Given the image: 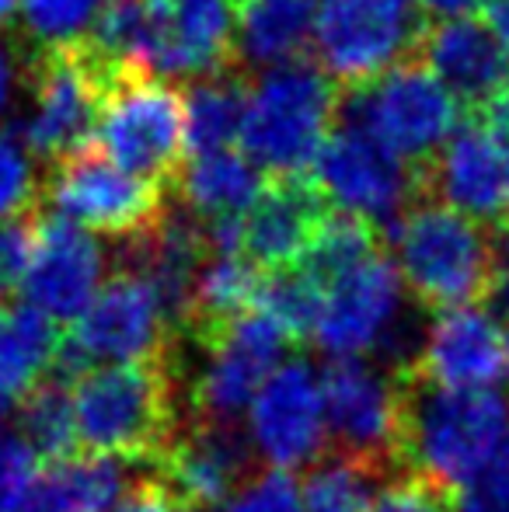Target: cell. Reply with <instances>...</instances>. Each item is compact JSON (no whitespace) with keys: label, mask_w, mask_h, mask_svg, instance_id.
<instances>
[{"label":"cell","mask_w":509,"mask_h":512,"mask_svg":"<svg viewBox=\"0 0 509 512\" xmlns=\"http://www.w3.org/2000/svg\"><path fill=\"white\" fill-rule=\"evenodd\" d=\"M178 342L154 283L143 272L116 265L98 286L84 314L60 338L53 359V377L74 387L95 363H126V359L161 356Z\"/></svg>","instance_id":"cell-7"},{"label":"cell","mask_w":509,"mask_h":512,"mask_svg":"<svg viewBox=\"0 0 509 512\" xmlns=\"http://www.w3.org/2000/svg\"><path fill=\"white\" fill-rule=\"evenodd\" d=\"M42 209V175L35 157L11 133H0V223Z\"/></svg>","instance_id":"cell-33"},{"label":"cell","mask_w":509,"mask_h":512,"mask_svg":"<svg viewBox=\"0 0 509 512\" xmlns=\"http://www.w3.org/2000/svg\"><path fill=\"white\" fill-rule=\"evenodd\" d=\"M248 91H252V74L248 70H227V74L189 81V88H185L189 157L231 150V143L241 136Z\"/></svg>","instance_id":"cell-27"},{"label":"cell","mask_w":509,"mask_h":512,"mask_svg":"<svg viewBox=\"0 0 509 512\" xmlns=\"http://www.w3.org/2000/svg\"><path fill=\"white\" fill-rule=\"evenodd\" d=\"M328 450L363 460L381 474H398L401 387L391 370L367 359H332L321 370Z\"/></svg>","instance_id":"cell-13"},{"label":"cell","mask_w":509,"mask_h":512,"mask_svg":"<svg viewBox=\"0 0 509 512\" xmlns=\"http://www.w3.org/2000/svg\"><path fill=\"white\" fill-rule=\"evenodd\" d=\"M457 512H509V460L457 495Z\"/></svg>","instance_id":"cell-38"},{"label":"cell","mask_w":509,"mask_h":512,"mask_svg":"<svg viewBox=\"0 0 509 512\" xmlns=\"http://www.w3.org/2000/svg\"><path fill=\"white\" fill-rule=\"evenodd\" d=\"M123 495V460L74 453L39 471L25 512H116Z\"/></svg>","instance_id":"cell-25"},{"label":"cell","mask_w":509,"mask_h":512,"mask_svg":"<svg viewBox=\"0 0 509 512\" xmlns=\"http://www.w3.org/2000/svg\"><path fill=\"white\" fill-rule=\"evenodd\" d=\"M39 481V453L21 432H0V512H25Z\"/></svg>","instance_id":"cell-36"},{"label":"cell","mask_w":509,"mask_h":512,"mask_svg":"<svg viewBox=\"0 0 509 512\" xmlns=\"http://www.w3.org/2000/svg\"><path fill=\"white\" fill-rule=\"evenodd\" d=\"M415 56L464 108H489L509 88V46L478 14L429 25Z\"/></svg>","instance_id":"cell-22"},{"label":"cell","mask_w":509,"mask_h":512,"mask_svg":"<svg viewBox=\"0 0 509 512\" xmlns=\"http://www.w3.org/2000/svg\"><path fill=\"white\" fill-rule=\"evenodd\" d=\"M241 67L272 70L311 56L314 0H231Z\"/></svg>","instance_id":"cell-23"},{"label":"cell","mask_w":509,"mask_h":512,"mask_svg":"<svg viewBox=\"0 0 509 512\" xmlns=\"http://www.w3.org/2000/svg\"><path fill=\"white\" fill-rule=\"evenodd\" d=\"M81 453L150 467L185 422V342L88 370L74 387Z\"/></svg>","instance_id":"cell-1"},{"label":"cell","mask_w":509,"mask_h":512,"mask_svg":"<svg viewBox=\"0 0 509 512\" xmlns=\"http://www.w3.org/2000/svg\"><path fill=\"white\" fill-rule=\"evenodd\" d=\"M384 481L387 474L374 471L363 460L325 450L314 464L304 467L300 499L304 512H367Z\"/></svg>","instance_id":"cell-29"},{"label":"cell","mask_w":509,"mask_h":512,"mask_svg":"<svg viewBox=\"0 0 509 512\" xmlns=\"http://www.w3.org/2000/svg\"><path fill=\"white\" fill-rule=\"evenodd\" d=\"M60 324L32 304L7 310L0 331V411L18 408V401L42 384V373L53 370L60 349Z\"/></svg>","instance_id":"cell-26"},{"label":"cell","mask_w":509,"mask_h":512,"mask_svg":"<svg viewBox=\"0 0 509 512\" xmlns=\"http://www.w3.org/2000/svg\"><path fill=\"white\" fill-rule=\"evenodd\" d=\"M377 251H384V230L377 223L363 220L346 209H332L325 216V223L314 234L311 248L304 251L297 269H304L318 286H332L335 279H342L346 272H353L356 265H363L367 258H374Z\"/></svg>","instance_id":"cell-28"},{"label":"cell","mask_w":509,"mask_h":512,"mask_svg":"<svg viewBox=\"0 0 509 512\" xmlns=\"http://www.w3.org/2000/svg\"><path fill=\"white\" fill-rule=\"evenodd\" d=\"M429 25L422 0H321L311 60L342 91L367 88L419 53Z\"/></svg>","instance_id":"cell-9"},{"label":"cell","mask_w":509,"mask_h":512,"mask_svg":"<svg viewBox=\"0 0 509 512\" xmlns=\"http://www.w3.org/2000/svg\"><path fill=\"white\" fill-rule=\"evenodd\" d=\"M422 199L457 209L485 230L509 227V147L489 126H461L422 168Z\"/></svg>","instance_id":"cell-17"},{"label":"cell","mask_w":509,"mask_h":512,"mask_svg":"<svg viewBox=\"0 0 509 512\" xmlns=\"http://www.w3.org/2000/svg\"><path fill=\"white\" fill-rule=\"evenodd\" d=\"M485 21H489L492 28H496V35L509 46V0H489V7H485Z\"/></svg>","instance_id":"cell-44"},{"label":"cell","mask_w":509,"mask_h":512,"mask_svg":"<svg viewBox=\"0 0 509 512\" xmlns=\"http://www.w3.org/2000/svg\"><path fill=\"white\" fill-rule=\"evenodd\" d=\"M248 436L265 467H307L328 450L325 394L307 359H286L248 408Z\"/></svg>","instance_id":"cell-16"},{"label":"cell","mask_w":509,"mask_h":512,"mask_svg":"<svg viewBox=\"0 0 509 512\" xmlns=\"http://www.w3.org/2000/svg\"><path fill=\"white\" fill-rule=\"evenodd\" d=\"M14 11H18V0H0V32H4L7 21L14 18Z\"/></svg>","instance_id":"cell-45"},{"label":"cell","mask_w":509,"mask_h":512,"mask_svg":"<svg viewBox=\"0 0 509 512\" xmlns=\"http://www.w3.org/2000/svg\"><path fill=\"white\" fill-rule=\"evenodd\" d=\"M105 0H18V32L14 46L35 53L81 42L91 32Z\"/></svg>","instance_id":"cell-32"},{"label":"cell","mask_w":509,"mask_h":512,"mask_svg":"<svg viewBox=\"0 0 509 512\" xmlns=\"http://www.w3.org/2000/svg\"><path fill=\"white\" fill-rule=\"evenodd\" d=\"M105 276V251L77 223L56 213L35 216V251L25 272V304L39 307L56 324H74L91 304Z\"/></svg>","instance_id":"cell-19"},{"label":"cell","mask_w":509,"mask_h":512,"mask_svg":"<svg viewBox=\"0 0 509 512\" xmlns=\"http://www.w3.org/2000/svg\"><path fill=\"white\" fill-rule=\"evenodd\" d=\"M485 126H489L492 133H496L499 140L509 147V88L489 105V122H485Z\"/></svg>","instance_id":"cell-43"},{"label":"cell","mask_w":509,"mask_h":512,"mask_svg":"<svg viewBox=\"0 0 509 512\" xmlns=\"http://www.w3.org/2000/svg\"><path fill=\"white\" fill-rule=\"evenodd\" d=\"M116 512H185V509L171 499V492L154 478V474H147V478H136L133 485L126 488V495Z\"/></svg>","instance_id":"cell-39"},{"label":"cell","mask_w":509,"mask_h":512,"mask_svg":"<svg viewBox=\"0 0 509 512\" xmlns=\"http://www.w3.org/2000/svg\"><path fill=\"white\" fill-rule=\"evenodd\" d=\"M4 321H7V307H4V297H0V331H4Z\"/></svg>","instance_id":"cell-47"},{"label":"cell","mask_w":509,"mask_h":512,"mask_svg":"<svg viewBox=\"0 0 509 512\" xmlns=\"http://www.w3.org/2000/svg\"><path fill=\"white\" fill-rule=\"evenodd\" d=\"M332 209H346L377 227H394L401 213L422 199V171L405 164L356 122H339L311 164Z\"/></svg>","instance_id":"cell-12"},{"label":"cell","mask_w":509,"mask_h":512,"mask_svg":"<svg viewBox=\"0 0 509 512\" xmlns=\"http://www.w3.org/2000/svg\"><path fill=\"white\" fill-rule=\"evenodd\" d=\"M185 512H196V509H185Z\"/></svg>","instance_id":"cell-48"},{"label":"cell","mask_w":509,"mask_h":512,"mask_svg":"<svg viewBox=\"0 0 509 512\" xmlns=\"http://www.w3.org/2000/svg\"><path fill=\"white\" fill-rule=\"evenodd\" d=\"M398 314L401 276L384 248L325 290L314 342L328 359H367L398 328Z\"/></svg>","instance_id":"cell-18"},{"label":"cell","mask_w":509,"mask_h":512,"mask_svg":"<svg viewBox=\"0 0 509 512\" xmlns=\"http://www.w3.org/2000/svg\"><path fill=\"white\" fill-rule=\"evenodd\" d=\"M258 453L241 422H210L185 415L150 474L171 492L182 509L213 512L238 495V488L258 471Z\"/></svg>","instance_id":"cell-14"},{"label":"cell","mask_w":509,"mask_h":512,"mask_svg":"<svg viewBox=\"0 0 509 512\" xmlns=\"http://www.w3.org/2000/svg\"><path fill=\"white\" fill-rule=\"evenodd\" d=\"M18 88H25V63L14 39H0V119L11 112Z\"/></svg>","instance_id":"cell-40"},{"label":"cell","mask_w":509,"mask_h":512,"mask_svg":"<svg viewBox=\"0 0 509 512\" xmlns=\"http://www.w3.org/2000/svg\"><path fill=\"white\" fill-rule=\"evenodd\" d=\"M95 143L129 175L175 192L189 161L185 91L147 67H123L105 88Z\"/></svg>","instance_id":"cell-5"},{"label":"cell","mask_w":509,"mask_h":512,"mask_svg":"<svg viewBox=\"0 0 509 512\" xmlns=\"http://www.w3.org/2000/svg\"><path fill=\"white\" fill-rule=\"evenodd\" d=\"M489 0H422V11L429 14V21H447V18H475L478 11H485Z\"/></svg>","instance_id":"cell-42"},{"label":"cell","mask_w":509,"mask_h":512,"mask_svg":"<svg viewBox=\"0 0 509 512\" xmlns=\"http://www.w3.org/2000/svg\"><path fill=\"white\" fill-rule=\"evenodd\" d=\"M506 377H509V317H506Z\"/></svg>","instance_id":"cell-46"},{"label":"cell","mask_w":509,"mask_h":512,"mask_svg":"<svg viewBox=\"0 0 509 512\" xmlns=\"http://www.w3.org/2000/svg\"><path fill=\"white\" fill-rule=\"evenodd\" d=\"M18 432L28 439L39 457L63 460L81 453L77 439V415H74V391L56 377H46L18 401Z\"/></svg>","instance_id":"cell-30"},{"label":"cell","mask_w":509,"mask_h":512,"mask_svg":"<svg viewBox=\"0 0 509 512\" xmlns=\"http://www.w3.org/2000/svg\"><path fill=\"white\" fill-rule=\"evenodd\" d=\"M265 182L269 175L245 150H213V154H196L185 161L171 196H178V203L203 223L241 220L252 209L258 192L265 189Z\"/></svg>","instance_id":"cell-24"},{"label":"cell","mask_w":509,"mask_h":512,"mask_svg":"<svg viewBox=\"0 0 509 512\" xmlns=\"http://www.w3.org/2000/svg\"><path fill=\"white\" fill-rule=\"evenodd\" d=\"M401 377L440 391H485L506 377V324L492 307L471 304L433 317Z\"/></svg>","instance_id":"cell-15"},{"label":"cell","mask_w":509,"mask_h":512,"mask_svg":"<svg viewBox=\"0 0 509 512\" xmlns=\"http://www.w3.org/2000/svg\"><path fill=\"white\" fill-rule=\"evenodd\" d=\"M321 307H325V286H318L304 269H276L265 272L255 293V310L286 331L293 345L314 338Z\"/></svg>","instance_id":"cell-31"},{"label":"cell","mask_w":509,"mask_h":512,"mask_svg":"<svg viewBox=\"0 0 509 512\" xmlns=\"http://www.w3.org/2000/svg\"><path fill=\"white\" fill-rule=\"evenodd\" d=\"M35 216H39V209L18 216V220L0 223V297L21 290V283H25V272L32 265L35 251Z\"/></svg>","instance_id":"cell-37"},{"label":"cell","mask_w":509,"mask_h":512,"mask_svg":"<svg viewBox=\"0 0 509 512\" xmlns=\"http://www.w3.org/2000/svg\"><path fill=\"white\" fill-rule=\"evenodd\" d=\"M401 387L398 471H419L461 495L509 460V398L485 391H440L391 370Z\"/></svg>","instance_id":"cell-2"},{"label":"cell","mask_w":509,"mask_h":512,"mask_svg":"<svg viewBox=\"0 0 509 512\" xmlns=\"http://www.w3.org/2000/svg\"><path fill=\"white\" fill-rule=\"evenodd\" d=\"M346 91L311 60H293L252 77L241 150L265 175L311 171L328 133L339 126Z\"/></svg>","instance_id":"cell-4"},{"label":"cell","mask_w":509,"mask_h":512,"mask_svg":"<svg viewBox=\"0 0 509 512\" xmlns=\"http://www.w3.org/2000/svg\"><path fill=\"white\" fill-rule=\"evenodd\" d=\"M42 206L119 244L147 234L171 206V189L112 164L98 147H81L42 171Z\"/></svg>","instance_id":"cell-10"},{"label":"cell","mask_w":509,"mask_h":512,"mask_svg":"<svg viewBox=\"0 0 509 512\" xmlns=\"http://www.w3.org/2000/svg\"><path fill=\"white\" fill-rule=\"evenodd\" d=\"M227 512H304L300 481L283 467H258L227 502Z\"/></svg>","instance_id":"cell-35"},{"label":"cell","mask_w":509,"mask_h":512,"mask_svg":"<svg viewBox=\"0 0 509 512\" xmlns=\"http://www.w3.org/2000/svg\"><path fill=\"white\" fill-rule=\"evenodd\" d=\"M367 512H457V492L419 471H398L377 488Z\"/></svg>","instance_id":"cell-34"},{"label":"cell","mask_w":509,"mask_h":512,"mask_svg":"<svg viewBox=\"0 0 509 512\" xmlns=\"http://www.w3.org/2000/svg\"><path fill=\"white\" fill-rule=\"evenodd\" d=\"M157 28L150 70L161 77H199L245 70L234 46L231 0H147Z\"/></svg>","instance_id":"cell-21"},{"label":"cell","mask_w":509,"mask_h":512,"mask_svg":"<svg viewBox=\"0 0 509 512\" xmlns=\"http://www.w3.org/2000/svg\"><path fill=\"white\" fill-rule=\"evenodd\" d=\"M328 213H332V203L325 199L311 171L269 175L252 209L241 216V251L262 272L293 269L311 248Z\"/></svg>","instance_id":"cell-20"},{"label":"cell","mask_w":509,"mask_h":512,"mask_svg":"<svg viewBox=\"0 0 509 512\" xmlns=\"http://www.w3.org/2000/svg\"><path fill=\"white\" fill-rule=\"evenodd\" d=\"M18 53L25 63V88L32 95V112L21 119L18 140L42 168H49L74 150L91 147L105 88L119 70L105 67L84 39Z\"/></svg>","instance_id":"cell-6"},{"label":"cell","mask_w":509,"mask_h":512,"mask_svg":"<svg viewBox=\"0 0 509 512\" xmlns=\"http://www.w3.org/2000/svg\"><path fill=\"white\" fill-rule=\"evenodd\" d=\"M196 349L203 352V366L185 387V415L210 418V422H241L262 384L297 345L262 310H248L196 342Z\"/></svg>","instance_id":"cell-11"},{"label":"cell","mask_w":509,"mask_h":512,"mask_svg":"<svg viewBox=\"0 0 509 512\" xmlns=\"http://www.w3.org/2000/svg\"><path fill=\"white\" fill-rule=\"evenodd\" d=\"M391 241L401 290L419 310L443 314L489 297L496 244L482 223L436 199H419L394 220Z\"/></svg>","instance_id":"cell-3"},{"label":"cell","mask_w":509,"mask_h":512,"mask_svg":"<svg viewBox=\"0 0 509 512\" xmlns=\"http://www.w3.org/2000/svg\"><path fill=\"white\" fill-rule=\"evenodd\" d=\"M339 122L363 126L391 154L422 171L464 126V105L419 56H412L367 88L346 91Z\"/></svg>","instance_id":"cell-8"},{"label":"cell","mask_w":509,"mask_h":512,"mask_svg":"<svg viewBox=\"0 0 509 512\" xmlns=\"http://www.w3.org/2000/svg\"><path fill=\"white\" fill-rule=\"evenodd\" d=\"M496 251H492V286L489 297L496 304V314L509 317V227L496 237Z\"/></svg>","instance_id":"cell-41"}]
</instances>
